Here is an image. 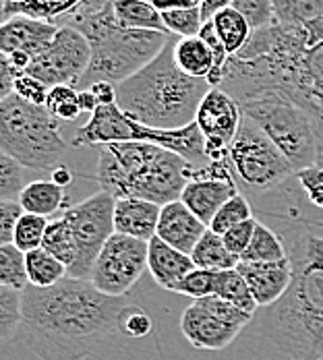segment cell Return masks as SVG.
I'll return each instance as SVG.
<instances>
[{
  "instance_id": "obj_1",
  "label": "cell",
  "mask_w": 323,
  "mask_h": 360,
  "mask_svg": "<svg viewBox=\"0 0 323 360\" xmlns=\"http://www.w3.org/2000/svg\"><path fill=\"white\" fill-rule=\"evenodd\" d=\"M236 102L278 91L305 110L315 127L323 168V19L303 27L270 25L251 32L245 48L230 56L220 85Z\"/></svg>"
},
{
  "instance_id": "obj_2",
  "label": "cell",
  "mask_w": 323,
  "mask_h": 360,
  "mask_svg": "<svg viewBox=\"0 0 323 360\" xmlns=\"http://www.w3.org/2000/svg\"><path fill=\"white\" fill-rule=\"evenodd\" d=\"M125 298L102 294L89 280L65 278L52 288L23 290L19 338L42 360H83L118 331Z\"/></svg>"
},
{
  "instance_id": "obj_3",
  "label": "cell",
  "mask_w": 323,
  "mask_h": 360,
  "mask_svg": "<svg viewBox=\"0 0 323 360\" xmlns=\"http://www.w3.org/2000/svg\"><path fill=\"white\" fill-rule=\"evenodd\" d=\"M294 280L282 300L263 309L261 329L290 360L323 359V238L305 228L282 234Z\"/></svg>"
},
{
  "instance_id": "obj_4",
  "label": "cell",
  "mask_w": 323,
  "mask_h": 360,
  "mask_svg": "<svg viewBox=\"0 0 323 360\" xmlns=\"http://www.w3.org/2000/svg\"><path fill=\"white\" fill-rule=\"evenodd\" d=\"M71 27L91 46V60L77 89H89L106 81L118 85L149 65L168 44L172 34L125 30L114 13V0H83L67 15L52 21Z\"/></svg>"
},
{
  "instance_id": "obj_5",
  "label": "cell",
  "mask_w": 323,
  "mask_h": 360,
  "mask_svg": "<svg viewBox=\"0 0 323 360\" xmlns=\"http://www.w3.org/2000/svg\"><path fill=\"white\" fill-rule=\"evenodd\" d=\"M172 36L139 72L116 85V104L127 116L151 129H182L195 122L199 104L212 89L208 79L182 72L175 60Z\"/></svg>"
},
{
  "instance_id": "obj_6",
  "label": "cell",
  "mask_w": 323,
  "mask_h": 360,
  "mask_svg": "<svg viewBox=\"0 0 323 360\" xmlns=\"http://www.w3.org/2000/svg\"><path fill=\"white\" fill-rule=\"evenodd\" d=\"M0 149L23 168L52 172L63 164L69 143L46 106H34L13 94L0 100Z\"/></svg>"
},
{
  "instance_id": "obj_7",
  "label": "cell",
  "mask_w": 323,
  "mask_h": 360,
  "mask_svg": "<svg viewBox=\"0 0 323 360\" xmlns=\"http://www.w3.org/2000/svg\"><path fill=\"white\" fill-rule=\"evenodd\" d=\"M245 116L276 143L296 172L317 166L319 145L311 116L278 91H261L239 102Z\"/></svg>"
},
{
  "instance_id": "obj_8",
  "label": "cell",
  "mask_w": 323,
  "mask_h": 360,
  "mask_svg": "<svg viewBox=\"0 0 323 360\" xmlns=\"http://www.w3.org/2000/svg\"><path fill=\"white\" fill-rule=\"evenodd\" d=\"M197 168L182 155L151 143H139L125 164L120 197H137L158 205L180 201Z\"/></svg>"
},
{
  "instance_id": "obj_9",
  "label": "cell",
  "mask_w": 323,
  "mask_h": 360,
  "mask_svg": "<svg viewBox=\"0 0 323 360\" xmlns=\"http://www.w3.org/2000/svg\"><path fill=\"white\" fill-rule=\"evenodd\" d=\"M228 158L239 188L253 195L267 193L296 174L286 155L245 114Z\"/></svg>"
},
{
  "instance_id": "obj_10",
  "label": "cell",
  "mask_w": 323,
  "mask_h": 360,
  "mask_svg": "<svg viewBox=\"0 0 323 360\" xmlns=\"http://www.w3.org/2000/svg\"><path fill=\"white\" fill-rule=\"evenodd\" d=\"M114 210L116 199L106 191H98L81 203H75L65 210L63 217L69 224L75 240V263L69 269V278H91L98 255L104 249L108 238L114 234Z\"/></svg>"
},
{
  "instance_id": "obj_11",
  "label": "cell",
  "mask_w": 323,
  "mask_h": 360,
  "mask_svg": "<svg viewBox=\"0 0 323 360\" xmlns=\"http://www.w3.org/2000/svg\"><path fill=\"white\" fill-rule=\"evenodd\" d=\"M149 243L114 232L100 251L89 282L102 294L125 298L147 271Z\"/></svg>"
},
{
  "instance_id": "obj_12",
  "label": "cell",
  "mask_w": 323,
  "mask_h": 360,
  "mask_svg": "<svg viewBox=\"0 0 323 360\" xmlns=\"http://www.w3.org/2000/svg\"><path fill=\"white\" fill-rule=\"evenodd\" d=\"M91 60V46L79 32L58 27L52 44L32 60L27 75L39 79L48 87L72 85L77 87Z\"/></svg>"
},
{
  "instance_id": "obj_13",
  "label": "cell",
  "mask_w": 323,
  "mask_h": 360,
  "mask_svg": "<svg viewBox=\"0 0 323 360\" xmlns=\"http://www.w3.org/2000/svg\"><path fill=\"white\" fill-rule=\"evenodd\" d=\"M195 122L205 139L208 162L226 160L230 155V145L241 129L243 110L222 87H212L199 104Z\"/></svg>"
},
{
  "instance_id": "obj_14",
  "label": "cell",
  "mask_w": 323,
  "mask_h": 360,
  "mask_svg": "<svg viewBox=\"0 0 323 360\" xmlns=\"http://www.w3.org/2000/svg\"><path fill=\"white\" fill-rule=\"evenodd\" d=\"M239 193L241 188L234 179L230 158H226L197 168L186 182L180 201L205 226H210L222 205Z\"/></svg>"
},
{
  "instance_id": "obj_15",
  "label": "cell",
  "mask_w": 323,
  "mask_h": 360,
  "mask_svg": "<svg viewBox=\"0 0 323 360\" xmlns=\"http://www.w3.org/2000/svg\"><path fill=\"white\" fill-rule=\"evenodd\" d=\"M180 331L193 348L217 352L228 348L243 329L215 315L212 307L205 302V298H201L193 300L184 309L180 317Z\"/></svg>"
},
{
  "instance_id": "obj_16",
  "label": "cell",
  "mask_w": 323,
  "mask_h": 360,
  "mask_svg": "<svg viewBox=\"0 0 323 360\" xmlns=\"http://www.w3.org/2000/svg\"><path fill=\"white\" fill-rule=\"evenodd\" d=\"M239 271L245 276L259 309H270L278 300H282L294 280L290 257L270 263H241Z\"/></svg>"
},
{
  "instance_id": "obj_17",
  "label": "cell",
  "mask_w": 323,
  "mask_h": 360,
  "mask_svg": "<svg viewBox=\"0 0 323 360\" xmlns=\"http://www.w3.org/2000/svg\"><path fill=\"white\" fill-rule=\"evenodd\" d=\"M56 34H58V25H54L50 21L17 15L2 23L0 50H2V54L21 50V52H27L32 58H36L37 54H42L52 44Z\"/></svg>"
},
{
  "instance_id": "obj_18",
  "label": "cell",
  "mask_w": 323,
  "mask_h": 360,
  "mask_svg": "<svg viewBox=\"0 0 323 360\" xmlns=\"http://www.w3.org/2000/svg\"><path fill=\"white\" fill-rule=\"evenodd\" d=\"M208 228L210 226H205L182 201H172L162 207L156 238L175 247L177 251L191 255Z\"/></svg>"
},
{
  "instance_id": "obj_19",
  "label": "cell",
  "mask_w": 323,
  "mask_h": 360,
  "mask_svg": "<svg viewBox=\"0 0 323 360\" xmlns=\"http://www.w3.org/2000/svg\"><path fill=\"white\" fill-rule=\"evenodd\" d=\"M160 214H162V205L158 203L137 199V197L116 199L114 232L151 243L158 232Z\"/></svg>"
},
{
  "instance_id": "obj_20",
  "label": "cell",
  "mask_w": 323,
  "mask_h": 360,
  "mask_svg": "<svg viewBox=\"0 0 323 360\" xmlns=\"http://www.w3.org/2000/svg\"><path fill=\"white\" fill-rule=\"evenodd\" d=\"M193 269H195V263L191 255L177 251L175 247L162 243L160 238H153L149 243L147 271L151 274V278L156 280L160 288L175 292Z\"/></svg>"
},
{
  "instance_id": "obj_21",
  "label": "cell",
  "mask_w": 323,
  "mask_h": 360,
  "mask_svg": "<svg viewBox=\"0 0 323 360\" xmlns=\"http://www.w3.org/2000/svg\"><path fill=\"white\" fill-rule=\"evenodd\" d=\"M19 203L25 214L50 217L61 212L67 203V188L54 184L52 180H34L25 184L23 193L19 195Z\"/></svg>"
},
{
  "instance_id": "obj_22",
  "label": "cell",
  "mask_w": 323,
  "mask_h": 360,
  "mask_svg": "<svg viewBox=\"0 0 323 360\" xmlns=\"http://www.w3.org/2000/svg\"><path fill=\"white\" fill-rule=\"evenodd\" d=\"M114 13L125 30L170 34L162 13L149 0H114Z\"/></svg>"
},
{
  "instance_id": "obj_23",
  "label": "cell",
  "mask_w": 323,
  "mask_h": 360,
  "mask_svg": "<svg viewBox=\"0 0 323 360\" xmlns=\"http://www.w3.org/2000/svg\"><path fill=\"white\" fill-rule=\"evenodd\" d=\"M175 60L180 71L197 79H208L215 67L212 50L199 36L179 37L175 46Z\"/></svg>"
},
{
  "instance_id": "obj_24",
  "label": "cell",
  "mask_w": 323,
  "mask_h": 360,
  "mask_svg": "<svg viewBox=\"0 0 323 360\" xmlns=\"http://www.w3.org/2000/svg\"><path fill=\"white\" fill-rule=\"evenodd\" d=\"M191 257H193L195 267L208 269V271H228V269H236L241 265V257L228 251L222 236L215 234L210 228L203 234V238L197 243Z\"/></svg>"
},
{
  "instance_id": "obj_25",
  "label": "cell",
  "mask_w": 323,
  "mask_h": 360,
  "mask_svg": "<svg viewBox=\"0 0 323 360\" xmlns=\"http://www.w3.org/2000/svg\"><path fill=\"white\" fill-rule=\"evenodd\" d=\"M25 261H27L30 286H34V288H52L58 282H63L65 278H69L67 265L46 249L25 252Z\"/></svg>"
},
{
  "instance_id": "obj_26",
  "label": "cell",
  "mask_w": 323,
  "mask_h": 360,
  "mask_svg": "<svg viewBox=\"0 0 323 360\" xmlns=\"http://www.w3.org/2000/svg\"><path fill=\"white\" fill-rule=\"evenodd\" d=\"M210 21L214 23L215 32H217V36L222 39V44L226 46L230 56H236L245 48V44L249 41V37H251L249 23L232 6H226V8L217 11Z\"/></svg>"
},
{
  "instance_id": "obj_27",
  "label": "cell",
  "mask_w": 323,
  "mask_h": 360,
  "mask_svg": "<svg viewBox=\"0 0 323 360\" xmlns=\"http://www.w3.org/2000/svg\"><path fill=\"white\" fill-rule=\"evenodd\" d=\"M282 259H288V249L282 234L274 232L263 221H257L251 245L243 252L241 263H270V261H282Z\"/></svg>"
},
{
  "instance_id": "obj_28",
  "label": "cell",
  "mask_w": 323,
  "mask_h": 360,
  "mask_svg": "<svg viewBox=\"0 0 323 360\" xmlns=\"http://www.w3.org/2000/svg\"><path fill=\"white\" fill-rule=\"evenodd\" d=\"M214 296L247 311L255 315V311L259 309L255 298H253L251 288L245 280V276L236 269H228V271H217L215 274V292Z\"/></svg>"
},
{
  "instance_id": "obj_29",
  "label": "cell",
  "mask_w": 323,
  "mask_h": 360,
  "mask_svg": "<svg viewBox=\"0 0 323 360\" xmlns=\"http://www.w3.org/2000/svg\"><path fill=\"white\" fill-rule=\"evenodd\" d=\"M81 2L83 0H27L25 4H17V6L2 2V23L17 17V15H25L32 19H42V21L52 23L58 17L67 15Z\"/></svg>"
},
{
  "instance_id": "obj_30",
  "label": "cell",
  "mask_w": 323,
  "mask_h": 360,
  "mask_svg": "<svg viewBox=\"0 0 323 360\" xmlns=\"http://www.w3.org/2000/svg\"><path fill=\"white\" fill-rule=\"evenodd\" d=\"M274 23L288 27H303L323 19V0H272Z\"/></svg>"
},
{
  "instance_id": "obj_31",
  "label": "cell",
  "mask_w": 323,
  "mask_h": 360,
  "mask_svg": "<svg viewBox=\"0 0 323 360\" xmlns=\"http://www.w3.org/2000/svg\"><path fill=\"white\" fill-rule=\"evenodd\" d=\"M0 286L19 292L30 286L25 252L15 245H0Z\"/></svg>"
},
{
  "instance_id": "obj_32",
  "label": "cell",
  "mask_w": 323,
  "mask_h": 360,
  "mask_svg": "<svg viewBox=\"0 0 323 360\" xmlns=\"http://www.w3.org/2000/svg\"><path fill=\"white\" fill-rule=\"evenodd\" d=\"M23 323V292L0 286V338L13 340Z\"/></svg>"
},
{
  "instance_id": "obj_33",
  "label": "cell",
  "mask_w": 323,
  "mask_h": 360,
  "mask_svg": "<svg viewBox=\"0 0 323 360\" xmlns=\"http://www.w3.org/2000/svg\"><path fill=\"white\" fill-rule=\"evenodd\" d=\"M42 249L52 252L58 261H63L67 265V269H71L75 263V240H72V234L65 217L61 216L56 219H50Z\"/></svg>"
},
{
  "instance_id": "obj_34",
  "label": "cell",
  "mask_w": 323,
  "mask_h": 360,
  "mask_svg": "<svg viewBox=\"0 0 323 360\" xmlns=\"http://www.w3.org/2000/svg\"><path fill=\"white\" fill-rule=\"evenodd\" d=\"M46 110L58 120V122H75L81 116L79 106V89L72 85H56L50 87Z\"/></svg>"
},
{
  "instance_id": "obj_35",
  "label": "cell",
  "mask_w": 323,
  "mask_h": 360,
  "mask_svg": "<svg viewBox=\"0 0 323 360\" xmlns=\"http://www.w3.org/2000/svg\"><path fill=\"white\" fill-rule=\"evenodd\" d=\"M48 226H50L48 217L23 214V216L19 217V221H17L13 245L23 252H32L36 251V249H42Z\"/></svg>"
},
{
  "instance_id": "obj_36",
  "label": "cell",
  "mask_w": 323,
  "mask_h": 360,
  "mask_svg": "<svg viewBox=\"0 0 323 360\" xmlns=\"http://www.w3.org/2000/svg\"><path fill=\"white\" fill-rule=\"evenodd\" d=\"M253 212H251V203H249V199L243 195V193H239V195H234L230 201H226L224 205H222V210L215 214V217L212 219V224H210V230H214L215 234H226L230 228H234V226H239V224H243V221H247V219H251Z\"/></svg>"
},
{
  "instance_id": "obj_37",
  "label": "cell",
  "mask_w": 323,
  "mask_h": 360,
  "mask_svg": "<svg viewBox=\"0 0 323 360\" xmlns=\"http://www.w3.org/2000/svg\"><path fill=\"white\" fill-rule=\"evenodd\" d=\"M162 19L168 27V32L177 37H195L199 36L205 19L201 6L197 8H184V11H170L162 13Z\"/></svg>"
},
{
  "instance_id": "obj_38",
  "label": "cell",
  "mask_w": 323,
  "mask_h": 360,
  "mask_svg": "<svg viewBox=\"0 0 323 360\" xmlns=\"http://www.w3.org/2000/svg\"><path fill=\"white\" fill-rule=\"evenodd\" d=\"M23 170L25 168L15 158L0 153V201H19L25 188Z\"/></svg>"
},
{
  "instance_id": "obj_39",
  "label": "cell",
  "mask_w": 323,
  "mask_h": 360,
  "mask_svg": "<svg viewBox=\"0 0 323 360\" xmlns=\"http://www.w3.org/2000/svg\"><path fill=\"white\" fill-rule=\"evenodd\" d=\"M232 8L245 17L251 32H259V30L274 25V2L272 0H234Z\"/></svg>"
},
{
  "instance_id": "obj_40",
  "label": "cell",
  "mask_w": 323,
  "mask_h": 360,
  "mask_svg": "<svg viewBox=\"0 0 323 360\" xmlns=\"http://www.w3.org/2000/svg\"><path fill=\"white\" fill-rule=\"evenodd\" d=\"M215 274L217 271H208V269H199L195 267L179 286H177V294L189 296L193 300H201L208 296H214L215 292Z\"/></svg>"
},
{
  "instance_id": "obj_41",
  "label": "cell",
  "mask_w": 323,
  "mask_h": 360,
  "mask_svg": "<svg viewBox=\"0 0 323 360\" xmlns=\"http://www.w3.org/2000/svg\"><path fill=\"white\" fill-rule=\"evenodd\" d=\"M153 329L151 317L137 304H127L118 319V331L129 338H145Z\"/></svg>"
},
{
  "instance_id": "obj_42",
  "label": "cell",
  "mask_w": 323,
  "mask_h": 360,
  "mask_svg": "<svg viewBox=\"0 0 323 360\" xmlns=\"http://www.w3.org/2000/svg\"><path fill=\"white\" fill-rule=\"evenodd\" d=\"M15 96H19L21 100L34 104V106H46V100H48V94H50V87L44 85L39 79L23 72L15 79Z\"/></svg>"
},
{
  "instance_id": "obj_43",
  "label": "cell",
  "mask_w": 323,
  "mask_h": 360,
  "mask_svg": "<svg viewBox=\"0 0 323 360\" xmlns=\"http://www.w3.org/2000/svg\"><path fill=\"white\" fill-rule=\"evenodd\" d=\"M255 228H257V219L251 217V219H247V221L230 228L226 234H222V240H224V245L228 247V251L232 252V255L243 257V252L247 251L249 245H251Z\"/></svg>"
},
{
  "instance_id": "obj_44",
  "label": "cell",
  "mask_w": 323,
  "mask_h": 360,
  "mask_svg": "<svg viewBox=\"0 0 323 360\" xmlns=\"http://www.w3.org/2000/svg\"><path fill=\"white\" fill-rule=\"evenodd\" d=\"M296 180L311 201V205L323 210V168L322 166H311L300 172H296Z\"/></svg>"
},
{
  "instance_id": "obj_45",
  "label": "cell",
  "mask_w": 323,
  "mask_h": 360,
  "mask_svg": "<svg viewBox=\"0 0 323 360\" xmlns=\"http://www.w3.org/2000/svg\"><path fill=\"white\" fill-rule=\"evenodd\" d=\"M23 214L19 201H0V245H13L17 221Z\"/></svg>"
},
{
  "instance_id": "obj_46",
  "label": "cell",
  "mask_w": 323,
  "mask_h": 360,
  "mask_svg": "<svg viewBox=\"0 0 323 360\" xmlns=\"http://www.w3.org/2000/svg\"><path fill=\"white\" fill-rule=\"evenodd\" d=\"M19 77V72L11 67V63L6 60V56H0V98H8L15 91V79Z\"/></svg>"
},
{
  "instance_id": "obj_47",
  "label": "cell",
  "mask_w": 323,
  "mask_h": 360,
  "mask_svg": "<svg viewBox=\"0 0 323 360\" xmlns=\"http://www.w3.org/2000/svg\"><path fill=\"white\" fill-rule=\"evenodd\" d=\"M89 89L96 96V100H98L100 106H112V104H116V85L106 83V81H100V83H94Z\"/></svg>"
},
{
  "instance_id": "obj_48",
  "label": "cell",
  "mask_w": 323,
  "mask_h": 360,
  "mask_svg": "<svg viewBox=\"0 0 323 360\" xmlns=\"http://www.w3.org/2000/svg\"><path fill=\"white\" fill-rule=\"evenodd\" d=\"M160 13H170V11H184V8H197L203 4V0H149Z\"/></svg>"
},
{
  "instance_id": "obj_49",
  "label": "cell",
  "mask_w": 323,
  "mask_h": 360,
  "mask_svg": "<svg viewBox=\"0 0 323 360\" xmlns=\"http://www.w3.org/2000/svg\"><path fill=\"white\" fill-rule=\"evenodd\" d=\"M50 180L54 182V184H58V186H63V188H69L72 182V172L69 166H65V164H61V166H56L52 172H50Z\"/></svg>"
},
{
  "instance_id": "obj_50",
  "label": "cell",
  "mask_w": 323,
  "mask_h": 360,
  "mask_svg": "<svg viewBox=\"0 0 323 360\" xmlns=\"http://www.w3.org/2000/svg\"><path fill=\"white\" fill-rule=\"evenodd\" d=\"M232 2H234V0H203V4H201L203 19L210 21L217 11H222V8H226V6H232Z\"/></svg>"
},
{
  "instance_id": "obj_51",
  "label": "cell",
  "mask_w": 323,
  "mask_h": 360,
  "mask_svg": "<svg viewBox=\"0 0 323 360\" xmlns=\"http://www.w3.org/2000/svg\"><path fill=\"white\" fill-rule=\"evenodd\" d=\"M79 106H81L83 112H89V114H94L96 110L100 108V104H98L96 96L91 94V89H79Z\"/></svg>"
},
{
  "instance_id": "obj_52",
  "label": "cell",
  "mask_w": 323,
  "mask_h": 360,
  "mask_svg": "<svg viewBox=\"0 0 323 360\" xmlns=\"http://www.w3.org/2000/svg\"><path fill=\"white\" fill-rule=\"evenodd\" d=\"M4 4H13V6H17V4H25L27 0H2Z\"/></svg>"
},
{
  "instance_id": "obj_53",
  "label": "cell",
  "mask_w": 323,
  "mask_h": 360,
  "mask_svg": "<svg viewBox=\"0 0 323 360\" xmlns=\"http://www.w3.org/2000/svg\"><path fill=\"white\" fill-rule=\"evenodd\" d=\"M319 360H323V359H319Z\"/></svg>"
}]
</instances>
